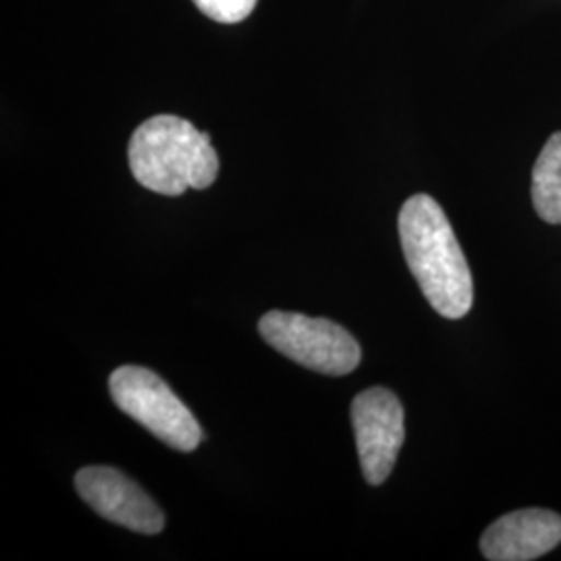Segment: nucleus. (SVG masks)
I'll return each mask as SVG.
<instances>
[{
  "instance_id": "5",
  "label": "nucleus",
  "mask_w": 561,
  "mask_h": 561,
  "mask_svg": "<svg viewBox=\"0 0 561 561\" xmlns=\"http://www.w3.org/2000/svg\"><path fill=\"white\" fill-rule=\"evenodd\" d=\"M352 424L364 479L375 486L382 484L405 439L401 401L385 387H370L352 403Z\"/></svg>"
},
{
  "instance_id": "4",
  "label": "nucleus",
  "mask_w": 561,
  "mask_h": 561,
  "mask_svg": "<svg viewBox=\"0 0 561 561\" xmlns=\"http://www.w3.org/2000/svg\"><path fill=\"white\" fill-rule=\"evenodd\" d=\"M262 340L308 370L341 377L358 368L362 350L337 322L310 319L300 312H266L259 322Z\"/></svg>"
},
{
  "instance_id": "7",
  "label": "nucleus",
  "mask_w": 561,
  "mask_h": 561,
  "mask_svg": "<svg viewBox=\"0 0 561 561\" xmlns=\"http://www.w3.org/2000/svg\"><path fill=\"white\" fill-rule=\"evenodd\" d=\"M561 542V516L549 510H518L493 522L481 539L482 556L491 561H530Z\"/></svg>"
},
{
  "instance_id": "6",
  "label": "nucleus",
  "mask_w": 561,
  "mask_h": 561,
  "mask_svg": "<svg viewBox=\"0 0 561 561\" xmlns=\"http://www.w3.org/2000/svg\"><path fill=\"white\" fill-rule=\"evenodd\" d=\"M81 500L113 524L141 535H159L164 514L157 502L119 470L108 466H85L76 474Z\"/></svg>"
},
{
  "instance_id": "2",
  "label": "nucleus",
  "mask_w": 561,
  "mask_h": 561,
  "mask_svg": "<svg viewBox=\"0 0 561 561\" xmlns=\"http://www.w3.org/2000/svg\"><path fill=\"white\" fill-rule=\"evenodd\" d=\"M127 157L141 187L162 196L206 190L219 175V157L208 134L175 115L144 121L129 140Z\"/></svg>"
},
{
  "instance_id": "8",
  "label": "nucleus",
  "mask_w": 561,
  "mask_h": 561,
  "mask_svg": "<svg viewBox=\"0 0 561 561\" xmlns=\"http://www.w3.org/2000/svg\"><path fill=\"white\" fill-rule=\"evenodd\" d=\"M530 192L542 221L561 225V131L549 138L535 162Z\"/></svg>"
},
{
  "instance_id": "1",
  "label": "nucleus",
  "mask_w": 561,
  "mask_h": 561,
  "mask_svg": "<svg viewBox=\"0 0 561 561\" xmlns=\"http://www.w3.org/2000/svg\"><path fill=\"white\" fill-rule=\"evenodd\" d=\"M398 227L403 256L424 298L445 319H463L474 301V283L442 206L416 194L401 206Z\"/></svg>"
},
{
  "instance_id": "3",
  "label": "nucleus",
  "mask_w": 561,
  "mask_h": 561,
  "mask_svg": "<svg viewBox=\"0 0 561 561\" xmlns=\"http://www.w3.org/2000/svg\"><path fill=\"white\" fill-rule=\"evenodd\" d=\"M108 389L121 412L169 447L187 454L201 445V424L157 373L141 366H121L111 375Z\"/></svg>"
},
{
  "instance_id": "9",
  "label": "nucleus",
  "mask_w": 561,
  "mask_h": 561,
  "mask_svg": "<svg viewBox=\"0 0 561 561\" xmlns=\"http://www.w3.org/2000/svg\"><path fill=\"white\" fill-rule=\"evenodd\" d=\"M259 0H194L206 18L219 23H240L248 20Z\"/></svg>"
}]
</instances>
